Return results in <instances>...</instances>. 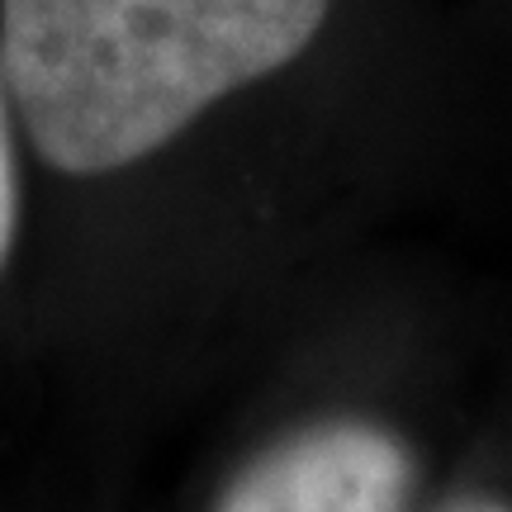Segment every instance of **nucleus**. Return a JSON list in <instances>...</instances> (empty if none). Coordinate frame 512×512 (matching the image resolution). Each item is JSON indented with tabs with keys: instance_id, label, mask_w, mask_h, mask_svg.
Wrapping results in <instances>:
<instances>
[{
	"instance_id": "1",
	"label": "nucleus",
	"mask_w": 512,
	"mask_h": 512,
	"mask_svg": "<svg viewBox=\"0 0 512 512\" xmlns=\"http://www.w3.org/2000/svg\"><path fill=\"white\" fill-rule=\"evenodd\" d=\"M332 0H0V67L62 176L152 157L223 95L290 67Z\"/></svg>"
},
{
	"instance_id": "2",
	"label": "nucleus",
	"mask_w": 512,
	"mask_h": 512,
	"mask_svg": "<svg viewBox=\"0 0 512 512\" xmlns=\"http://www.w3.org/2000/svg\"><path fill=\"white\" fill-rule=\"evenodd\" d=\"M413 456L366 418L309 422L271 441L214 512H408Z\"/></svg>"
},
{
	"instance_id": "3",
	"label": "nucleus",
	"mask_w": 512,
	"mask_h": 512,
	"mask_svg": "<svg viewBox=\"0 0 512 512\" xmlns=\"http://www.w3.org/2000/svg\"><path fill=\"white\" fill-rule=\"evenodd\" d=\"M19 233V166L15 143H10V110H5V67H0V271L10 261Z\"/></svg>"
},
{
	"instance_id": "4",
	"label": "nucleus",
	"mask_w": 512,
	"mask_h": 512,
	"mask_svg": "<svg viewBox=\"0 0 512 512\" xmlns=\"http://www.w3.org/2000/svg\"><path fill=\"white\" fill-rule=\"evenodd\" d=\"M446 512H512V508L498 503V498H460V503H451Z\"/></svg>"
}]
</instances>
